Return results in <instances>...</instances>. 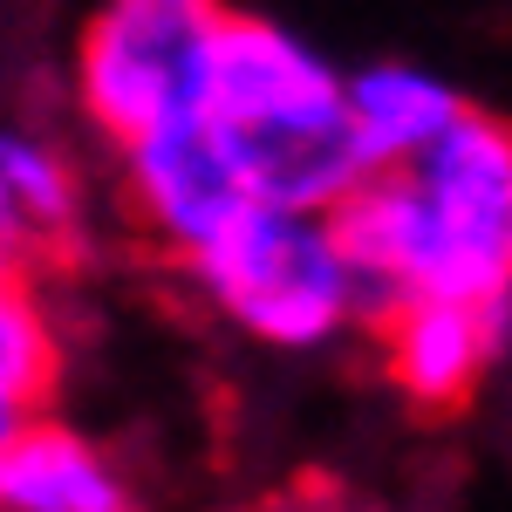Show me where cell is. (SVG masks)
Instances as JSON below:
<instances>
[{
	"label": "cell",
	"mask_w": 512,
	"mask_h": 512,
	"mask_svg": "<svg viewBox=\"0 0 512 512\" xmlns=\"http://www.w3.org/2000/svg\"><path fill=\"white\" fill-rule=\"evenodd\" d=\"M335 226L362 267L369 315L410 301L512 308V123L465 110L424 158L369 171Z\"/></svg>",
	"instance_id": "obj_1"
},
{
	"label": "cell",
	"mask_w": 512,
	"mask_h": 512,
	"mask_svg": "<svg viewBox=\"0 0 512 512\" xmlns=\"http://www.w3.org/2000/svg\"><path fill=\"white\" fill-rule=\"evenodd\" d=\"M205 123L260 205L342 212V198L369 178L349 117V76L267 14H226Z\"/></svg>",
	"instance_id": "obj_2"
},
{
	"label": "cell",
	"mask_w": 512,
	"mask_h": 512,
	"mask_svg": "<svg viewBox=\"0 0 512 512\" xmlns=\"http://www.w3.org/2000/svg\"><path fill=\"white\" fill-rule=\"evenodd\" d=\"M192 274L219 315L274 349H321L369 315V287L335 212L246 205L192 260Z\"/></svg>",
	"instance_id": "obj_3"
},
{
	"label": "cell",
	"mask_w": 512,
	"mask_h": 512,
	"mask_svg": "<svg viewBox=\"0 0 512 512\" xmlns=\"http://www.w3.org/2000/svg\"><path fill=\"white\" fill-rule=\"evenodd\" d=\"M219 0H103L76 41V96L117 151L205 117L226 35Z\"/></svg>",
	"instance_id": "obj_4"
},
{
	"label": "cell",
	"mask_w": 512,
	"mask_h": 512,
	"mask_svg": "<svg viewBox=\"0 0 512 512\" xmlns=\"http://www.w3.org/2000/svg\"><path fill=\"white\" fill-rule=\"evenodd\" d=\"M117 158H123V185H130L137 219H144L185 267L233 226L246 205H260V198L246 192L233 151L219 144V130H212L205 117L171 123V130L130 144V151H117Z\"/></svg>",
	"instance_id": "obj_5"
},
{
	"label": "cell",
	"mask_w": 512,
	"mask_h": 512,
	"mask_svg": "<svg viewBox=\"0 0 512 512\" xmlns=\"http://www.w3.org/2000/svg\"><path fill=\"white\" fill-rule=\"evenodd\" d=\"M376 321L390 383L424 410H458L512 335V308H472V301H410Z\"/></svg>",
	"instance_id": "obj_6"
},
{
	"label": "cell",
	"mask_w": 512,
	"mask_h": 512,
	"mask_svg": "<svg viewBox=\"0 0 512 512\" xmlns=\"http://www.w3.org/2000/svg\"><path fill=\"white\" fill-rule=\"evenodd\" d=\"M0 506L7 512H130L123 472L103 444L69 424L28 417L0 437Z\"/></svg>",
	"instance_id": "obj_7"
},
{
	"label": "cell",
	"mask_w": 512,
	"mask_h": 512,
	"mask_svg": "<svg viewBox=\"0 0 512 512\" xmlns=\"http://www.w3.org/2000/svg\"><path fill=\"white\" fill-rule=\"evenodd\" d=\"M465 110L472 103L458 96V82H444L424 62H369L349 76V117L369 171H396V164L424 158Z\"/></svg>",
	"instance_id": "obj_8"
},
{
	"label": "cell",
	"mask_w": 512,
	"mask_h": 512,
	"mask_svg": "<svg viewBox=\"0 0 512 512\" xmlns=\"http://www.w3.org/2000/svg\"><path fill=\"white\" fill-rule=\"evenodd\" d=\"M0 226L14 253L28 239L48 246L76 226V171L48 137H28V130L0 137Z\"/></svg>",
	"instance_id": "obj_9"
},
{
	"label": "cell",
	"mask_w": 512,
	"mask_h": 512,
	"mask_svg": "<svg viewBox=\"0 0 512 512\" xmlns=\"http://www.w3.org/2000/svg\"><path fill=\"white\" fill-rule=\"evenodd\" d=\"M48 383H55L48 321H41V308L21 294V287H7V294H0V417H7V431L28 424V417L41 410Z\"/></svg>",
	"instance_id": "obj_10"
}]
</instances>
